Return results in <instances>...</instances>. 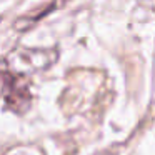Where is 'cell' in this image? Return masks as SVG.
I'll return each mask as SVG.
<instances>
[{
  "label": "cell",
  "instance_id": "2",
  "mask_svg": "<svg viewBox=\"0 0 155 155\" xmlns=\"http://www.w3.org/2000/svg\"><path fill=\"white\" fill-rule=\"evenodd\" d=\"M4 95L7 105L17 112H24L30 104V94H28L25 84H22L18 80V77L8 75V78L5 80V85H4Z\"/></svg>",
  "mask_w": 155,
  "mask_h": 155
},
{
  "label": "cell",
  "instance_id": "1",
  "mask_svg": "<svg viewBox=\"0 0 155 155\" xmlns=\"http://www.w3.org/2000/svg\"><path fill=\"white\" fill-rule=\"evenodd\" d=\"M55 60V54L52 50H34V48H17L8 57L10 70L17 75L32 74L48 67Z\"/></svg>",
  "mask_w": 155,
  "mask_h": 155
}]
</instances>
